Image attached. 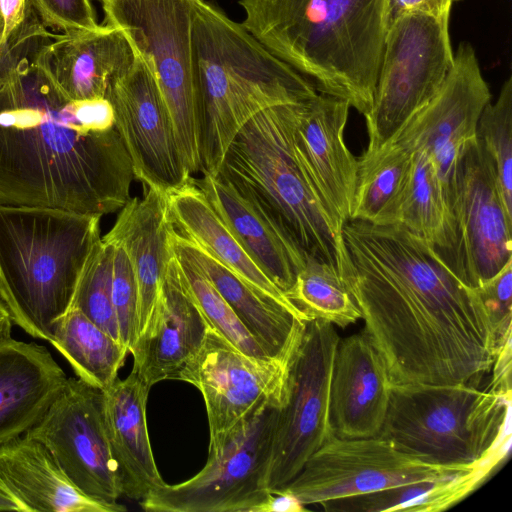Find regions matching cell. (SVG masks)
<instances>
[{"label": "cell", "instance_id": "obj_1", "mask_svg": "<svg viewBox=\"0 0 512 512\" xmlns=\"http://www.w3.org/2000/svg\"><path fill=\"white\" fill-rule=\"evenodd\" d=\"M342 278L392 384H472L491 371L498 345L476 288L400 224L348 220Z\"/></svg>", "mask_w": 512, "mask_h": 512}, {"label": "cell", "instance_id": "obj_2", "mask_svg": "<svg viewBox=\"0 0 512 512\" xmlns=\"http://www.w3.org/2000/svg\"><path fill=\"white\" fill-rule=\"evenodd\" d=\"M52 35L26 1L0 46V203L114 213L131 198L130 156L110 102L69 99L40 66Z\"/></svg>", "mask_w": 512, "mask_h": 512}, {"label": "cell", "instance_id": "obj_3", "mask_svg": "<svg viewBox=\"0 0 512 512\" xmlns=\"http://www.w3.org/2000/svg\"><path fill=\"white\" fill-rule=\"evenodd\" d=\"M241 25L318 92L371 109L387 30V0H238Z\"/></svg>", "mask_w": 512, "mask_h": 512}, {"label": "cell", "instance_id": "obj_4", "mask_svg": "<svg viewBox=\"0 0 512 512\" xmlns=\"http://www.w3.org/2000/svg\"><path fill=\"white\" fill-rule=\"evenodd\" d=\"M193 44L202 173L218 174L235 136L254 116L318 93L309 79L268 51L241 23L205 0L195 5Z\"/></svg>", "mask_w": 512, "mask_h": 512}, {"label": "cell", "instance_id": "obj_5", "mask_svg": "<svg viewBox=\"0 0 512 512\" xmlns=\"http://www.w3.org/2000/svg\"><path fill=\"white\" fill-rule=\"evenodd\" d=\"M101 215L0 203V298L13 324L48 341L70 308Z\"/></svg>", "mask_w": 512, "mask_h": 512}, {"label": "cell", "instance_id": "obj_6", "mask_svg": "<svg viewBox=\"0 0 512 512\" xmlns=\"http://www.w3.org/2000/svg\"><path fill=\"white\" fill-rule=\"evenodd\" d=\"M301 102L270 107L249 120L229 146L218 174L253 200L307 256L332 265L342 279L350 265L343 226L294 149Z\"/></svg>", "mask_w": 512, "mask_h": 512}, {"label": "cell", "instance_id": "obj_7", "mask_svg": "<svg viewBox=\"0 0 512 512\" xmlns=\"http://www.w3.org/2000/svg\"><path fill=\"white\" fill-rule=\"evenodd\" d=\"M511 395L472 384H392L381 434L445 466H495L510 444Z\"/></svg>", "mask_w": 512, "mask_h": 512}, {"label": "cell", "instance_id": "obj_8", "mask_svg": "<svg viewBox=\"0 0 512 512\" xmlns=\"http://www.w3.org/2000/svg\"><path fill=\"white\" fill-rule=\"evenodd\" d=\"M105 24L119 28L149 65L187 173L202 171V137L193 44L197 0H99Z\"/></svg>", "mask_w": 512, "mask_h": 512}, {"label": "cell", "instance_id": "obj_9", "mask_svg": "<svg viewBox=\"0 0 512 512\" xmlns=\"http://www.w3.org/2000/svg\"><path fill=\"white\" fill-rule=\"evenodd\" d=\"M281 403H258L219 440L205 466L178 484H163L139 501L151 512H252L269 491L266 477Z\"/></svg>", "mask_w": 512, "mask_h": 512}, {"label": "cell", "instance_id": "obj_10", "mask_svg": "<svg viewBox=\"0 0 512 512\" xmlns=\"http://www.w3.org/2000/svg\"><path fill=\"white\" fill-rule=\"evenodd\" d=\"M449 16L409 12L388 24L372 106L364 116L369 137L364 154L391 141L440 89L454 60Z\"/></svg>", "mask_w": 512, "mask_h": 512}, {"label": "cell", "instance_id": "obj_11", "mask_svg": "<svg viewBox=\"0 0 512 512\" xmlns=\"http://www.w3.org/2000/svg\"><path fill=\"white\" fill-rule=\"evenodd\" d=\"M445 198L447 247L439 257L463 282L478 288L512 259V214L477 136L463 148Z\"/></svg>", "mask_w": 512, "mask_h": 512}, {"label": "cell", "instance_id": "obj_12", "mask_svg": "<svg viewBox=\"0 0 512 512\" xmlns=\"http://www.w3.org/2000/svg\"><path fill=\"white\" fill-rule=\"evenodd\" d=\"M340 338L331 323L306 321L292 355L283 404L274 431L266 488L272 493L290 482L334 433L330 387Z\"/></svg>", "mask_w": 512, "mask_h": 512}, {"label": "cell", "instance_id": "obj_13", "mask_svg": "<svg viewBox=\"0 0 512 512\" xmlns=\"http://www.w3.org/2000/svg\"><path fill=\"white\" fill-rule=\"evenodd\" d=\"M478 468L493 470L490 466L437 464L407 452L381 433L364 438L334 435L310 456L290 482L275 492H287L304 506L320 505Z\"/></svg>", "mask_w": 512, "mask_h": 512}, {"label": "cell", "instance_id": "obj_14", "mask_svg": "<svg viewBox=\"0 0 512 512\" xmlns=\"http://www.w3.org/2000/svg\"><path fill=\"white\" fill-rule=\"evenodd\" d=\"M41 442L70 481L85 495L121 508L122 489L103 413V390L77 377L66 384L27 433Z\"/></svg>", "mask_w": 512, "mask_h": 512}, {"label": "cell", "instance_id": "obj_15", "mask_svg": "<svg viewBox=\"0 0 512 512\" xmlns=\"http://www.w3.org/2000/svg\"><path fill=\"white\" fill-rule=\"evenodd\" d=\"M289 362L251 357L210 327L175 380L188 382L200 391L212 444L263 400L283 404Z\"/></svg>", "mask_w": 512, "mask_h": 512}, {"label": "cell", "instance_id": "obj_16", "mask_svg": "<svg viewBox=\"0 0 512 512\" xmlns=\"http://www.w3.org/2000/svg\"><path fill=\"white\" fill-rule=\"evenodd\" d=\"M106 99L143 191L166 195L193 179L183 165L155 77L137 52L130 68L111 83Z\"/></svg>", "mask_w": 512, "mask_h": 512}, {"label": "cell", "instance_id": "obj_17", "mask_svg": "<svg viewBox=\"0 0 512 512\" xmlns=\"http://www.w3.org/2000/svg\"><path fill=\"white\" fill-rule=\"evenodd\" d=\"M490 101L475 50L461 42L438 92L391 141L412 153H426L446 191L463 148L477 136L480 115Z\"/></svg>", "mask_w": 512, "mask_h": 512}, {"label": "cell", "instance_id": "obj_18", "mask_svg": "<svg viewBox=\"0 0 512 512\" xmlns=\"http://www.w3.org/2000/svg\"><path fill=\"white\" fill-rule=\"evenodd\" d=\"M350 104L318 92L299 104L294 149L321 197L343 226L350 219L358 159L344 139Z\"/></svg>", "mask_w": 512, "mask_h": 512}, {"label": "cell", "instance_id": "obj_19", "mask_svg": "<svg viewBox=\"0 0 512 512\" xmlns=\"http://www.w3.org/2000/svg\"><path fill=\"white\" fill-rule=\"evenodd\" d=\"M209 328L172 252L154 307L130 350L132 371L150 387L175 380L200 348Z\"/></svg>", "mask_w": 512, "mask_h": 512}, {"label": "cell", "instance_id": "obj_20", "mask_svg": "<svg viewBox=\"0 0 512 512\" xmlns=\"http://www.w3.org/2000/svg\"><path fill=\"white\" fill-rule=\"evenodd\" d=\"M168 242L179 261L197 270L215 287L268 356L290 360L301 341L306 320L180 235L172 224Z\"/></svg>", "mask_w": 512, "mask_h": 512}, {"label": "cell", "instance_id": "obj_21", "mask_svg": "<svg viewBox=\"0 0 512 512\" xmlns=\"http://www.w3.org/2000/svg\"><path fill=\"white\" fill-rule=\"evenodd\" d=\"M385 362L362 330L340 340L330 387V424L339 438L381 432L391 395Z\"/></svg>", "mask_w": 512, "mask_h": 512}, {"label": "cell", "instance_id": "obj_22", "mask_svg": "<svg viewBox=\"0 0 512 512\" xmlns=\"http://www.w3.org/2000/svg\"><path fill=\"white\" fill-rule=\"evenodd\" d=\"M136 51L119 28L100 25L73 34H53L42 46L39 63L71 100L106 98L114 79L133 64Z\"/></svg>", "mask_w": 512, "mask_h": 512}, {"label": "cell", "instance_id": "obj_23", "mask_svg": "<svg viewBox=\"0 0 512 512\" xmlns=\"http://www.w3.org/2000/svg\"><path fill=\"white\" fill-rule=\"evenodd\" d=\"M201 189L246 252L284 293L293 286L307 255L259 206L228 179L202 173Z\"/></svg>", "mask_w": 512, "mask_h": 512}, {"label": "cell", "instance_id": "obj_24", "mask_svg": "<svg viewBox=\"0 0 512 512\" xmlns=\"http://www.w3.org/2000/svg\"><path fill=\"white\" fill-rule=\"evenodd\" d=\"M68 377L48 349L0 339V446L26 434L46 413Z\"/></svg>", "mask_w": 512, "mask_h": 512}, {"label": "cell", "instance_id": "obj_25", "mask_svg": "<svg viewBox=\"0 0 512 512\" xmlns=\"http://www.w3.org/2000/svg\"><path fill=\"white\" fill-rule=\"evenodd\" d=\"M133 371L103 390L106 433L122 495L140 501L165 484L157 468L147 427L150 391Z\"/></svg>", "mask_w": 512, "mask_h": 512}, {"label": "cell", "instance_id": "obj_26", "mask_svg": "<svg viewBox=\"0 0 512 512\" xmlns=\"http://www.w3.org/2000/svg\"><path fill=\"white\" fill-rule=\"evenodd\" d=\"M0 490L19 512H123L82 493L65 475L48 449L21 435L0 446Z\"/></svg>", "mask_w": 512, "mask_h": 512}, {"label": "cell", "instance_id": "obj_27", "mask_svg": "<svg viewBox=\"0 0 512 512\" xmlns=\"http://www.w3.org/2000/svg\"><path fill=\"white\" fill-rule=\"evenodd\" d=\"M170 226L166 196L149 189L141 198H130L107 233L124 246L133 266L138 288V334L151 314L172 256Z\"/></svg>", "mask_w": 512, "mask_h": 512}, {"label": "cell", "instance_id": "obj_28", "mask_svg": "<svg viewBox=\"0 0 512 512\" xmlns=\"http://www.w3.org/2000/svg\"><path fill=\"white\" fill-rule=\"evenodd\" d=\"M165 196L170 222L180 235L203 248L232 272L279 300L306 320L246 252L194 183V178Z\"/></svg>", "mask_w": 512, "mask_h": 512}, {"label": "cell", "instance_id": "obj_29", "mask_svg": "<svg viewBox=\"0 0 512 512\" xmlns=\"http://www.w3.org/2000/svg\"><path fill=\"white\" fill-rule=\"evenodd\" d=\"M413 153L390 141L358 158V172L349 220L396 224L412 168Z\"/></svg>", "mask_w": 512, "mask_h": 512}, {"label": "cell", "instance_id": "obj_30", "mask_svg": "<svg viewBox=\"0 0 512 512\" xmlns=\"http://www.w3.org/2000/svg\"><path fill=\"white\" fill-rule=\"evenodd\" d=\"M50 343L78 379L100 390L118 378L129 353L122 343L73 307L55 323Z\"/></svg>", "mask_w": 512, "mask_h": 512}, {"label": "cell", "instance_id": "obj_31", "mask_svg": "<svg viewBox=\"0 0 512 512\" xmlns=\"http://www.w3.org/2000/svg\"><path fill=\"white\" fill-rule=\"evenodd\" d=\"M492 471L478 468L443 478L321 503L328 512H437L448 509L474 491Z\"/></svg>", "mask_w": 512, "mask_h": 512}, {"label": "cell", "instance_id": "obj_32", "mask_svg": "<svg viewBox=\"0 0 512 512\" xmlns=\"http://www.w3.org/2000/svg\"><path fill=\"white\" fill-rule=\"evenodd\" d=\"M448 223L441 179L428 155L415 151L396 224L423 239L440 256L447 247Z\"/></svg>", "mask_w": 512, "mask_h": 512}, {"label": "cell", "instance_id": "obj_33", "mask_svg": "<svg viewBox=\"0 0 512 512\" xmlns=\"http://www.w3.org/2000/svg\"><path fill=\"white\" fill-rule=\"evenodd\" d=\"M285 296L307 321L318 319L344 329L361 319V312L338 271L311 255L306 257Z\"/></svg>", "mask_w": 512, "mask_h": 512}, {"label": "cell", "instance_id": "obj_34", "mask_svg": "<svg viewBox=\"0 0 512 512\" xmlns=\"http://www.w3.org/2000/svg\"><path fill=\"white\" fill-rule=\"evenodd\" d=\"M112 258V243L101 237L84 265L70 307L80 310L121 343L112 302Z\"/></svg>", "mask_w": 512, "mask_h": 512}, {"label": "cell", "instance_id": "obj_35", "mask_svg": "<svg viewBox=\"0 0 512 512\" xmlns=\"http://www.w3.org/2000/svg\"><path fill=\"white\" fill-rule=\"evenodd\" d=\"M477 138L493 161L500 195L512 214V77L503 83L496 102L484 107Z\"/></svg>", "mask_w": 512, "mask_h": 512}, {"label": "cell", "instance_id": "obj_36", "mask_svg": "<svg viewBox=\"0 0 512 512\" xmlns=\"http://www.w3.org/2000/svg\"><path fill=\"white\" fill-rule=\"evenodd\" d=\"M177 261L185 284L209 326L243 353L259 359L271 358L215 287L197 270Z\"/></svg>", "mask_w": 512, "mask_h": 512}, {"label": "cell", "instance_id": "obj_37", "mask_svg": "<svg viewBox=\"0 0 512 512\" xmlns=\"http://www.w3.org/2000/svg\"><path fill=\"white\" fill-rule=\"evenodd\" d=\"M113 245L112 302L120 341L130 350L138 336V288L132 263L124 246L105 234Z\"/></svg>", "mask_w": 512, "mask_h": 512}, {"label": "cell", "instance_id": "obj_38", "mask_svg": "<svg viewBox=\"0 0 512 512\" xmlns=\"http://www.w3.org/2000/svg\"><path fill=\"white\" fill-rule=\"evenodd\" d=\"M48 29L73 34L92 31L100 25L89 0H27Z\"/></svg>", "mask_w": 512, "mask_h": 512}, {"label": "cell", "instance_id": "obj_39", "mask_svg": "<svg viewBox=\"0 0 512 512\" xmlns=\"http://www.w3.org/2000/svg\"><path fill=\"white\" fill-rule=\"evenodd\" d=\"M476 289L493 322L499 349L511 339L512 259Z\"/></svg>", "mask_w": 512, "mask_h": 512}, {"label": "cell", "instance_id": "obj_40", "mask_svg": "<svg viewBox=\"0 0 512 512\" xmlns=\"http://www.w3.org/2000/svg\"><path fill=\"white\" fill-rule=\"evenodd\" d=\"M458 1L460 0H387V26L398 16L409 12L450 13L452 4Z\"/></svg>", "mask_w": 512, "mask_h": 512}, {"label": "cell", "instance_id": "obj_41", "mask_svg": "<svg viewBox=\"0 0 512 512\" xmlns=\"http://www.w3.org/2000/svg\"><path fill=\"white\" fill-rule=\"evenodd\" d=\"M491 370L492 379L487 388L511 395V339L498 349Z\"/></svg>", "mask_w": 512, "mask_h": 512}, {"label": "cell", "instance_id": "obj_42", "mask_svg": "<svg viewBox=\"0 0 512 512\" xmlns=\"http://www.w3.org/2000/svg\"><path fill=\"white\" fill-rule=\"evenodd\" d=\"M305 507L298 499L287 492H274L256 506L252 512H302Z\"/></svg>", "mask_w": 512, "mask_h": 512}, {"label": "cell", "instance_id": "obj_43", "mask_svg": "<svg viewBox=\"0 0 512 512\" xmlns=\"http://www.w3.org/2000/svg\"><path fill=\"white\" fill-rule=\"evenodd\" d=\"M6 23V35L22 19L26 0H0Z\"/></svg>", "mask_w": 512, "mask_h": 512}, {"label": "cell", "instance_id": "obj_44", "mask_svg": "<svg viewBox=\"0 0 512 512\" xmlns=\"http://www.w3.org/2000/svg\"><path fill=\"white\" fill-rule=\"evenodd\" d=\"M12 325L10 314L0 298V339L11 335Z\"/></svg>", "mask_w": 512, "mask_h": 512}, {"label": "cell", "instance_id": "obj_45", "mask_svg": "<svg viewBox=\"0 0 512 512\" xmlns=\"http://www.w3.org/2000/svg\"><path fill=\"white\" fill-rule=\"evenodd\" d=\"M0 511H17L19 508L17 504L5 493L0 490Z\"/></svg>", "mask_w": 512, "mask_h": 512}, {"label": "cell", "instance_id": "obj_46", "mask_svg": "<svg viewBox=\"0 0 512 512\" xmlns=\"http://www.w3.org/2000/svg\"><path fill=\"white\" fill-rule=\"evenodd\" d=\"M6 37V23L0 2V46Z\"/></svg>", "mask_w": 512, "mask_h": 512}]
</instances>
